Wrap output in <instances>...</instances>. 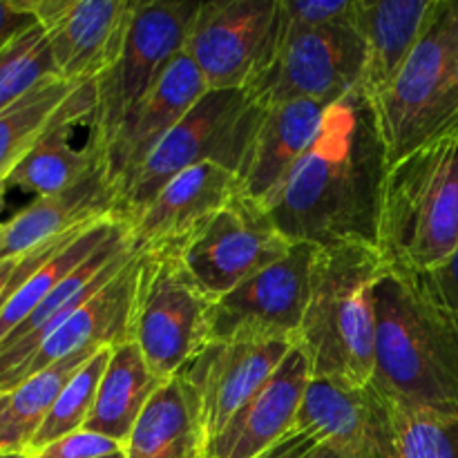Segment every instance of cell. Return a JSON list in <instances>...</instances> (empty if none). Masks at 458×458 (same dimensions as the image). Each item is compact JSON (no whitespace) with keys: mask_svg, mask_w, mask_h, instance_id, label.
Returning a JSON list of instances; mask_svg holds the SVG:
<instances>
[{"mask_svg":"<svg viewBox=\"0 0 458 458\" xmlns=\"http://www.w3.org/2000/svg\"><path fill=\"white\" fill-rule=\"evenodd\" d=\"M389 155L360 88L331 103L316 139L264 208L291 244L378 249Z\"/></svg>","mask_w":458,"mask_h":458,"instance_id":"cell-1","label":"cell"},{"mask_svg":"<svg viewBox=\"0 0 458 458\" xmlns=\"http://www.w3.org/2000/svg\"><path fill=\"white\" fill-rule=\"evenodd\" d=\"M371 383L414 414L458 416V313L420 273L385 267L374 286Z\"/></svg>","mask_w":458,"mask_h":458,"instance_id":"cell-2","label":"cell"},{"mask_svg":"<svg viewBox=\"0 0 458 458\" xmlns=\"http://www.w3.org/2000/svg\"><path fill=\"white\" fill-rule=\"evenodd\" d=\"M385 262L358 244L318 249L298 344L311 378L369 385L376 369L374 286Z\"/></svg>","mask_w":458,"mask_h":458,"instance_id":"cell-3","label":"cell"},{"mask_svg":"<svg viewBox=\"0 0 458 458\" xmlns=\"http://www.w3.org/2000/svg\"><path fill=\"white\" fill-rule=\"evenodd\" d=\"M458 244V132L389 165L378 253L394 271H437Z\"/></svg>","mask_w":458,"mask_h":458,"instance_id":"cell-4","label":"cell"},{"mask_svg":"<svg viewBox=\"0 0 458 458\" xmlns=\"http://www.w3.org/2000/svg\"><path fill=\"white\" fill-rule=\"evenodd\" d=\"M374 107L389 164L458 132V0H437L419 45Z\"/></svg>","mask_w":458,"mask_h":458,"instance_id":"cell-5","label":"cell"},{"mask_svg":"<svg viewBox=\"0 0 458 458\" xmlns=\"http://www.w3.org/2000/svg\"><path fill=\"white\" fill-rule=\"evenodd\" d=\"M264 110L244 89H206L146 164L121 188L116 219L128 222L170 179L188 168L215 164L240 174Z\"/></svg>","mask_w":458,"mask_h":458,"instance_id":"cell-6","label":"cell"},{"mask_svg":"<svg viewBox=\"0 0 458 458\" xmlns=\"http://www.w3.org/2000/svg\"><path fill=\"white\" fill-rule=\"evenodd\" d=\"M210 309L177 255L141 253L132 343L157 378H174L210 343Z\"/></svg>","mask_w":458,"mask_h":458,"instance_id":"cell-7","label":"cell"},{"mask_svg":"<svg viewBox=\"0 0 458 458\" xmlns=\"http://www.w3.org/2000/svg\"><path fill=\"white\" fill-rule=\"evenodd\" d=\"M197 7L199 3L137 0L123 52L110 70L94 81L97 110L88 139L101 148L103 157L130 112L183 52Z\"/></svg>","mask_w":458,"mask_h":458,"instance_id":"cell-8","label":"cell"},{"mask_svg":"<svg viewBox=\"0 0 458 458\" xmlns=\"http://www.w3.org/2000/svg\"><path fill=\"white\" fill-rule=\"evenodd\" d=\"M365 56V40L352 18L316 30L282 25L276 54L244 92L262 107L289 101L335 103L358 88Z\"/></svg>","mask_w":458,"mask_h":458,"instance_id":"cell-9","label":"cell"},{"mask_svg":"<svg viewBox=\"0 0 458 458\" xmlns=\"http://www.w3.org/2000/svg\"><path fill=\"white\" fill-rule=\"evenodd\" d=\"M280 0H206L188 27L183 54L206 89H246L276 54Z\"/></svg>","mask_w":458,"mask_h":458,"instance_id":"cell-10","label":"cell"},{"mask_svg":"<svg viewBox=\"0 0 458 458\" xmlns=\"http://www.w3.org/2000/svg\"><path fill=\"white\" fill-rule=\"evenodd\" d=\"M289 249L291 242L268 210L240 192L174 255L215 302L284 258Z\"/></svg>","mask_w":458,"mask_h":458,"instance_id":"cell-11","label":"cell"},{"mask_svg":"<svg viewBox=\"0 0 458 458\" xmlns=\"http://www.w3.org/2000/svg\"><path fill=\"white\" fill-rule=\"evenodd\" d=\"M318 246L291 244L289 253L215 300L210 340H295L311 295Z\"/></svg>","mask_w":458,"mask_h":458,"instance_id":"cell-12","label":"cell"},{"mask_svg":"<svg viewBox=\"0 0 458 458\" xmlns=\"http://www.w3.org/2000/svg\"><path fill=\"white\" fill-rule=\"evenodd\" d=\"M295 429L343 458H401L394 403L374 383L358 387L311 378Z\"/></svg>","mask_w":458,"mask_h":458,"instance_id":"cell-13","label":"cell"},{"mask_svg":"<svg viewBox=\"0 0 458 458\" xmlns=\"http://www.w3.org/2000/svg\"><path fill=\"white\" fill-rule=\"evenodd\" d=\"M295 344V340H210L179 371L195 396L206 443L267 385Z\"/></svg>","mask_w":458,"mask_h":458,"instance_id":"cell-14","label":"cell"},{"mask_svg":"<svg viewBox=\"0 0 458 458\" xmlns=\"http://www.w3.org/2000/svg\"><path fill=\"white\" fill-rule=\"evenodd\" d=\"M43 27L58 76L89 83L123 52L137 0H25Z\"/></svg>","mask_w":458,"mask_h":458,"instance_id":"cell-15","label":"cell"},{"mask_svg":"<svg viewBox=\"0 0 458 458\" xmlns=\"http://www.w3.org/2000/svg\"><path fill=\"white\" fill-rule=\"evenodd\" d=\"M240 192L235 173L201 164L170 179L125 224L141 253H174Z\"/></svg>","mask_w":458,"mask_h":458,"instance_id":"cell-16","label":"cell"},{"mask_svg":"<svg viewBox=\"0 0 458 458\" xmlns=\"http://www.w3.org/2000/svg\"><path fill=\"white\" fill-rule=\"evenodd\" d=\"M206 83L195 63L179 54L159 83L139 101L106 150V165L116 192L137 174L174 125L204 97Z\"/></svg>","mask_w":458,"mask_h":458,"instance_id":"cell-17","label":"cell"},{"mask_svg":"<svg viewBox=\"0 0 458 458\" xmlns=\"http://www.w3.org/2000/svg\"><path fill=\"white\" fill-rule=\"evenodd\" d=\"M139 267H141V250L125 264V268L114 280L107 282L94 298H89L58 329H54L43 340V344L13 371L0 392L47 369L67 356L130 343Z\"/></svg>","mask_w":458,"mask_h":458,"instance_id":"cell-18","label":"cell"},{"mask_svg":"<svg viewBox=\"0 0 458 458\" xmlns=\"http://www.w3.org/2000/svg\"><path fill=\"white\" fill-rule=\"evenodd\" d=\"M311 369L300 344L276 374L237 411L231 423L206 443L201 458H259L295 429Z\"/></svg>","mask_w":458,"mask_h":458,"instance_id":"cell-19","label":"cell"},{"mask_svg":"<svg viewBox=\"0 0 458 458\" xmlns=\"http://www.w3.org/2000/svg\"><path fill=\"white\" fill-rule=\"evenodd\" d=\"M119 192L106 161L56 195L36 197L0 226V259L18 258L45 242L98 219L116 217Z\"/></svg>","mask_w":458,"mask_h":458,"instance_id":"cell-20","label":"cell"},{"mask_svg":"<svg viewBox=\"0 0 458 458\" xmlns=\"http://www.w3.org/2000/svg\"><path fill=\"white\" fill-rule=\"evenodd\" d=\"M94 110H97V83L94 81L81 83L67 98L47 132L9 173L7 186H18L27 192H34L36 197L56 195L85 177L94 165L106 161L101 148L94 146L89 139L81 148L72 143V132L81 123H92Z\"/></svg>","mask_w":458,"mask_h":458,"instance_id":"cell-21","label":"cell"},{"mask_svg":"<svg viewBox=\"0 0 458 458\" xmlns=\"http://www.w3.org/2000/svg\"><path fill=\"white\" fill-rule=\"evenodd\" d=\"M331 103L289 101L268 106L240 170V191L267 206L316 139Z\"/></svg>","mask_w":458,"mask_h":458,"instance_id":"cell-22","label":"cell"},{"mask_svg":"<svg viewBox=\"0 0 458 458\" xmlns=\"http://www.w3.org/2000/svg\"><path fill=\"white\" fill-rule=\"evenodd\" d=\"M437 0H356L352 21L365 40V70L358 88L383 97L419 45Z\"/></svg>","mask_w":458,"mask_h":458,"instance_id":"cell-23","label":"cell"},{"mask_svg":"<svg viewBox=\"0 0 458 458\" xmlns=\"http://www.w3.org/2000/svg\"><path fill=\"white\" fill-rule=\"evenodd\" d=\"M204 429L195 396L182 376L165 380L123 443L125 458H201Z\"/></svg>","mask_w":458,"mask_h":458,"instance_id":"cell-24","label":"cell"},{"mask_svg":"<svg viewBox=\"0 0 458 458\" xmlns=\"http://www.w3.org/2000/svg\"><path fill=\"white\" fill-rule=\"evenodd\" d=\"M165 380L157 378L141 349L130 340L112 347L97 403L83 429L123 445L150 398Z\"/></svg>","mask_w":458,"mask_h":458,"instance_id":"cell-25","label":"cell"},{"mask_svg":"<svg viewBox=\"0 0 458 458\" xmlns=\"http://www.w3.org/2000/svg\"><path fill=\"white\" fill-rule=\"evenodd\" d=\"M81 352L0 392V450L30 452L72 376L97 353Z\"/></svg>","mask_w":458,"mask_h":458,"instance_id":"cell-26","label":"cell"},{"mask_svg":"<svg viewBox=\"0 0 458 458\" xmlns=\"http://www.w3.org/2000/svg\"><path fill=\"white\" fill-rule=\"evenodd\" d=\"M125 226V222L116 217L101 219V222H94L76 237L74 242L65 246L63 250H58L49 262H45L43 267L36 273H31L12 295L3 302L0 307V343H3L7 335H12L18 327L22 325L27 316L65 280L67 276L76 271L81 264L88 262L98 249L107 244L121 228Z\"/></svg>","mask_w":458,"mask_h":458,"instance_id":"cell-27","label":"cell"},{"mask_svg":"<svg viewBox=\"0 0 458 458\" xmlns=\"http://www.w3.org/2000/svg\"><path fill=\"white\" fill-rule=\"evenodd\" d=\"M81 83L54 79L0 112V183L36 146Z\"/></svg>","mask_w":458,"mask_h":458,"instance_id":"cell-28","label":"cell"},{"mask_svg":"<svg viewBox=\"0 0 458 458\" xmlns=\"http://www.w3.org/2000/svg\"><path fill=\"white\" fill-rule=\"evenodd\" d=\"M54 79L61 76L54 65L47 36L36 22L0 49V112Z\"/></svg>","mask_w":458,"mask_h":458,"instance_id":"cell-29","label":"cell"},{"mask_svg":"<svg viewBox=\"0 0 458 458\" xmlns=\"http://www.w3.org/2000/svg\"><path fill=\"white\" fill-rule=\"evenodd\" d=\"M110 353L112 347H101L72 376V380L65 385L58 401L54 403L52 411H49L47 420L40 428L30 452L40 450V447L85 428L94 410V403H97L98 385H101L103 374H106L107 362H110Z\"/></svg>","mask_w":458,"mask_h":458,"instance_id":"cell-30","label":"cell"},{"mask_svg":"<svg viewBox=\"0 0 458 458\" xmlns=\"http://www.w3.org/2000/svg\"><path fill=\"white\" fill-rule=\"evenodd\" d=\"M401 458H458V416L414 414L394 405Z\"/></svg>","mask_w":458,"mask_h":458,"instance_id":"cell-31","label":"cell"},{"mask_svg":"<svg viewBox=\"0 0 458 458\" xmlns=\"http://www.w3.org/2000/svg\"><path fill=\"white\" fill-rule=\"evenodd\" d=\"M356 0H280L282 25L286 30H316L349 21Z\"/></svg>","mask_w":458,"mask_h":458,"instance_id":"cell-32","label":"cell"},{"mask_svg":"<svg viewBox=\"0 0 458 458\" xmlns=\"http://www.w3.org/2000/svg\"><path fill=\"white\" fill-rule=\"evenodd\" d=\"M123 450V445L110 441L106 437L88 432V429H79L67 437L58 438V441L49 443V445L40 447V450L30 452L31 458H101L114 452Z\"/></svg>","mask_w":458,"mask_h":458,"instance_id":"cell-33","label":"cell"},{"mask_svg":"<svg viewBox=\"0 0 458 458\" xmlns=\"http://www.w3.org/2000/svg\"><path fill=\"white\" fill-rule=\"evenodd\" d=\"M34 25L36 18L25 0H0V49Z\"/></svg>","mask_w":458,"mask_h":458,"instance_id":"cell-34","label":"cell"},{"mask_svg":"<svg viewBox=\"0 0 458 458\" xmlns=\"http://www.w3.org/2000/svg\"><path fill=\"white\" fill-rule=\"evenodd\" d=\"M428 282L432 286L434 293L438 295L443 304L458 313V244L454 253L437 268V271L428 273Z\"/></svg>","mask_w":458,"mask_h":458,"instance_id":"cell-35","label":"cell"},{"mask_svg":"<svg viewBox=\"0 0 458 458\" xmlns=\"http://www.w3.org/2000/svg\"><path fill=\"white\" fill-rule=\"evenodd\" d=\"M313 441H316V438L309 437V434L300 432V429H293L289 437L282 438L277 445H273L267 454L259 458H300L309 450V447H311Z\"/></svg>","mask_w":458,"mask_h":458,"instance_id":"cell-36","label":"cell"},{"mask_svg":"<svg viewBox=\"0 0 458 458\" xmlns=\"http://www.w3.org/2000/svg\"><path fill=\"white\" fill-rule=\"evenodd\" d=\"M18 259H21V255H18V258L0 259V302H3L4 291H7V286H9V280H12V276L16 273Z\"/></svg>","mask_w":458,"mask_h":458,"instance_id":"cell-37","label":"cell"},{"mask_svg":"<svg viewBox=\"0 0 458 458\" xmlns=\"http://www.w3.org/2000/svg\"><path fill=\"white\" fill-rule=\"evenodd\" d=\"M300 458H343V456H340L335 450H331V447L327 445V443L313 441L311 447H309V450L304 452V454L300 456Z\"/></svg>","mask_w":458,"mask_h":458,"instance_id":"cell-38","label":"cell"},{"mask_svg":"<svg viewBox=\"0 0 458 458\" xmlns=\"http://www.w3.org/2000/svg\"><path fill=\"white\" fill-rule=\"evenodd\" d=\"M0 458H31L30 452H3L0 450Z\"/></svg>","mask_w":458,"mask_h":458,"instance_id":"cell-39","label":"cell"},{"mask_svg":"<svg viewBox=\"0 0 458 458\" xmlns=\"http://www.w3.org/2000/svg\"><path fill=\"white\" fill-rule=\"evenodd\" d=\"M7 182H3L0 183V213H3V208H4V195H7ZM0 226H3V224H0Z\"/></svg>","mask_w":458,"mask_h":458,"instance_id":"cell-40","label":"cell"}]
</instances>
